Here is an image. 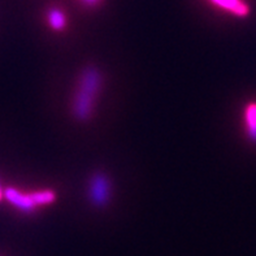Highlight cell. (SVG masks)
I'll use <instances>...</instances> for the list:
<instances>
[{
    "label": "cell",
    "mask_w": 256,
    "mask_h": 256,
    "mask_svg": "<svg viewBox=\"0 0 256 256\" xmlns=\"http://www.w3.org/2000/svg\"><path fill=\"white\" fill-rule=\"evenodd\" d=\"M30 194H32V198L36 207L52 204L56 200V192L52 190H40V192H30Z\"/></svg>",
    "instance_id": "cell-7"
},
{
    "label": "cell",
    "mask_w": 256,
    "mask_h": 256,
    "mask_svg": "<svg viewBox=\"0 0 256 256\" xmlns=\"http://www.w3.org/2000/svg\"><path fill=\"white\" fill-rule=\"evenodd\" d=\"M102 84L103 76L99 69L95 66H88L82 70L72 103V112L77 120L88 121L90 118Z\"/></svg>",
    "instance_id": "cell-1"
},
{
    "label": "cell",
    "mask_w": 256,
    "mask_h": 256,
    "mask_svg": "<svg viewBox=\"0 0 256 256\" xmlns=\"http://www.w3.org/2000/svg\"><path fill=\"white\" fill-rule=\"evenodd\" d=\"M47 18H48V25L56 32L64 30L65 26H66V17L60 10L54 8V10H50Z\"/></svg>",
    "instance_id": "cell-6"
},
{
    "label": "cell",
    "mask_w": 256,
    "mask_h": 256,
    "mask_svg": "<svg viewBox=\"0 0 256 256\" xmlns=\"http://www.w3.org/2000/svg\"><path fill=\"white\" fill-rule=\"evenodd\" d=\"M82 2H84V3H86V4H95L98 2V0H82Z\"/></svg>",
    "instance_id": "cell-8"
},
{
    "label": "cell",
    "mask_w": 256,
    "mask_h": 256,
    "mask_svg": "<svg viewBox=\"0 0 256 256\" xmlns=\"http://www.w3.org/2000/svg\"><path fill=\"white\" fill-rule=\"evenodd\" d=\"M244 124L246 133L251 140L256 142V103L252 102L244 110Z\"/></svg>",
    "instance_id": "cell-5"
},
{
    "label": "cell",
    "mask_w": 256,
    "mask_h": 256,
    "mask_svg": "<svg viewBox=\"0 0 256 256\" xmlns=\"http://www.w3.org/2000/svg\"><path fill=\"white\" fill-rule=\"evenodd\" d=\"M3 196L10 202L14 208L22 212H32L36 208L32 198V194H25L14 188H8L4 190Z\"/></svg>",
    "instance_id": "cell-3"
},
{
    "label": "cell",
    "mask_w": 256,
    "mask_h": 256,
    "mask_svg": "<svg viewBox=\"0 0 256 256\" xmlns=\"http://www.w3.org/2000/svg\"><path fill=\"white\" fill-rule=\"evenodd\" d=\"M210 2L221 10L233 13L234 16L246 17L250 14V6L244 0H210Z\"/></svg>",
    "instance_id": "cell-4"
},
{
    "label": "cell",
    "mask_w": 256,
    "mask_h": 256,
    "mask_svg": "<svg viewBox=\"0 0 256 256\" xmlns=\"http://www.w3.org/2000/svg\"><path fill=\"white\" fill-rule=\"evenodd\" d=\"M3 199V192H2V188H0V200Z\"/></svg>",
    "instance_id": "cell-9"
},
{
    "label": "cell",
    "mask_w": 256,
    "mask_h": 256,
    "mask_svg": "<svg viewBox=\"0 0 256 256\" xmlns=\"http://www.w3.org/2000/svg\"><path fill=\"white\" fill-rule=\"evenodd\" d=\"M88 198L96 207H104L110 199V182L103 173H96L91 177L88 185Z\"/></svg>",
    "instance_id": "cell-2"
}]
</instances>
